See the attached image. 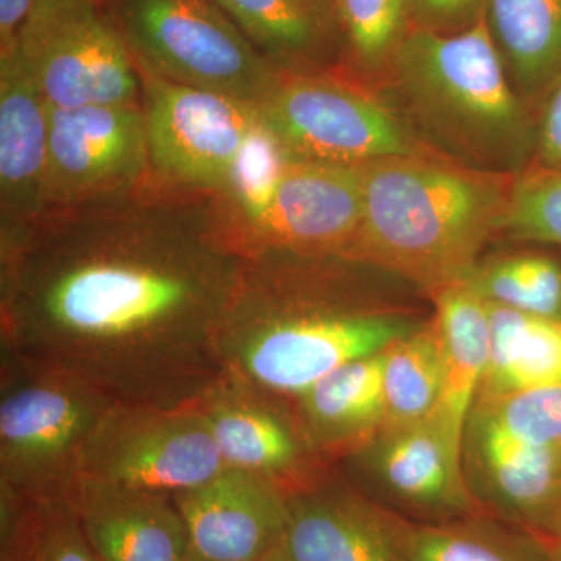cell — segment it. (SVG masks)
Here are the masks:
<instances>
[{
	"label": "cell",
	"instance_id": "cell-1",
	"mask_svg": "<svg viewBox=\"0 0 561 561\" xmlns=\"http://www.w3.org/2000/svg\"><path fill=\"white\" fill-rule=\"evenodd\" d=\"M239 268L224 247L160 236L41 245L14 265L3 353L116 404H192L227 373L219 334Z\"/></svg>",
	"mask_w": 561,
	"mask_h": 561
},
{
	"label": "cell",
	"instance_id": "cell-2",
	"mask_svg": "<svg viewBox=\"0 0 561 561\" xmlns=\"http://www.w3.org/2000/svg\"><path fill=\"white\" fill-rule=\"evenodd\" d=\"M362 221L345 260L368 262L437 294L474 272L500 230L513 180L434 153L364 162Z\"/></svg>",
	"mask_w": 561,
	"mask_h": 561
},
{
	"label": "cell",
	"instance_id": "cell-3",
	"mask_svg": "<svg viewBox=\"0 0 561 561\" xmlns=\"http://www.w3.org/2000/svg\"><path fill=\"white\" fill-rule=\"evenodd\" d=\"M419 327L341 302L291 298L256 265L242 262L219 345L231 375L267 393L300 397L342 365L379 353Z\"/></svg>",
	"mask_w": 561,
	"mask_h": 561
},
{
	"label": "cell",
	"instance_id": "cell-4",
	"mask_svg": "<svg viewBox=\"0 0 561 561\" xmlns=\"http://www.w3.org/2000/svg\"><path fill=\"white\" fill-rule=\"evenodd\" d=\"M391 61L421 119L457 149L507 160L534 146L529 113L508 83L485 13L460 31L415 25Z\"/></svg>",
	"mask_w": 561,
	"mask_h": 561
},
{
	"label": "cell",
	"instance_id": "cell-5",
	"mask_svg": "<svg viewBox=\"0 0 561 561\" xmlns=\"http://www.w3.org/2000/svg\"><path fill=\"white\" fill-rule=\"evenodd\" d=\"M0 491L14 501L69 497L84 453L116 402L69 373L5 360Z\"/></svg>",
	"mask_w": 561,
	"mask_h": 561
},
{
	"label": "cell",
	"instance_id": "cell-6",
	"mask_svg": "<svg viewBox=\"0 0 561 561\" xmlns=\"http://www.w3.org/2000/svg\"><path fill=\"white\" fill-rule=\"evenodd\" d=\"M133 60L164 79L260 106L279 76L216 0H106Z\"/></svg>",
	"mask_w": 561,
	"mask_h": 561
},
{
	"label": "cell",
	"instance_id": "cell-7",
	"mask_svg": "<svg viewBox=\"0 0 561 561\" xmlns=\"http://www.w3.org/2000/svg\"><path fill=\"white\" fill-rule=\"evenodd\" d=\"M14 50L50 108L138 95V68L102 0H35Z\"/></svg>",
	"mask_w": 561,
	"mask_h": 561
},
{
	"label": "cell",
	"instance_id": "cell-8",
	"mask_svg": "<svg viewBox=\"0 0 561 561\" xmlns=\"http://www.w3.org/2000/svg\"><path fill=\"white\" fill-rule=\"evenodd\" d=\"M225 468L201 400L175 408L116 404L88 445L79 482L173 497Z\"/></svg>",
	"mask_w": 561,
	"mask_h": 561
},
{
	"label": "cell",
	"instance_id": "cell-9",
	"mask_svg": "<svg viewBox=\"0 0 561 561\" xmlns=\"http://www.w3.org/2000/svg\"><path fill=\"white\" fill-rule=\"evenodd\" d=\"M260 113L291 160L364 164L432 153L379 99L334 80L279 76Z\"/></svg>",
	"mask_w": 561,
	"mask_h": 561
},
{
	"label": "cell",
	"instance_id": "cell-10",
	"mask_svg": "<svg viewBox=\"0 0 561 561\" xmlns=\"http://www.w3.org/2000/svg\"><path fill=\"white\" fill-rule=\"evenodd\" d=\"M136 68L146 87L154 168L180 183L227 190L247 140L261 124L260 106L184 87L139 62Z\"/></svg>",
	"mask_w": 561,
	"mask_h": 561
},
{
	"label": "cell",
	"instance_id": "cell-11",
	"mask_svg": "<svg viewBox=\"0 0 561 561\" xmlns=\"http://www.w3.org/2000/svg\"><path fill=\"white\" fill-rule=\"evenodd\" d=\"M146 113L135 103L50 108L44 203H72L128 186L149 160Z\"/></svg>",
	"mask_w": 561,
	"mask_h": 561
},
{
	"label": "cell",
	"instance_id": "cell-12",
	"mask_svg": "<svg viewBox=\"0 0 561 561\" xmlns=\"http://www.w3.org/2000/svg\"><path fill=\"white\" fill-rule=\"evenodd\" d=\"M360 221L359 164L291 160L249 224L273 249L345 257Z\"/></svg>",
	"mask_w": 561,
	"mask_h": 561
},
{
	"label": "cell",
	"instance_id": "cell-13",
	"mask_svg": "<svg viewBox=\"0 0 561 561\" xmlns=\"http://www.w3.org/2000/svg\"><path fill=\"white\" fill-rule=\"evenodd\" d=\"M289 497L280 483L232 468L175 494L186 529V561L264 559L283 542Z\"/></svg>",
	"mask_w": 561,
	"mask_h": 561
},
{
	"label": "cell",
	"instance_id": "cell-14",
	"mask_svg": "<svg viewBox=\"0 0 561 561\" xmlns=\"http://www.w3.org/2000/svg\"><path fill=\"white\" fill-rule=\"evenodd\" d=\"M415 524L346 491H295L284 551L291 561H413Z\"/></svg>",
	"mask_w": 561,
	"mask_h": 561
},
{
	"label": "cell",
	"instance_id": "cell-15",
	"mask_svg": "<svg viewBox=\"0 0 561 561\" xmlns=\"http://www.w3.org/2000/svg\"><path fill=\"white\" fill-rule=\"evenodd\" d=\"M479 478L476 504L490 516L548 535L561 504V448L531 446L470 421L465 446Z\"/></svg>",
	"mask_w": 561,
	"mask_h": 561
},
{
	"label": "cell",
	"instance_id": "cell-16",
	"mask_svg": "<svg viewBox=\"0 0 561 561\" xmlns=\"http://www.w3.org/2000/svg\"><path fill=\"white\" fill-rule=\"evenodd\" d=\"M68 500L99 560L186 561V529L173 497L79 482Z\"/></svg>",
	"mask_w": 561,
	"mask_h": 561
},
{
	"label": "cell",
	"instance_id": "cell-17",
	"mask_svg": "<svg viewBox=\"0 0 561 561\" xmlns=\"http://www.w3.org/2000/svg\"><path fill=\"white\" fill-rule=\"evenodd\" d=\"M432 298L437 305L434 321L442 339L443 378L430 421L442 435L457 474L467 481L461 461L468 421L489 364V311L468 278Z\"/></svg>",
	"mask_w": 561,
	"mask_h": 561
},
{
	"label": "cell",
	"instance_id": "cell-18",
	"mask_svg": "<svg viewBox=\"0 0 561 561\" xmlns=\"http://www.w3.org/2000/svg\"><path fill=\"white\" fill-rule=\"evenodd\" d=\"M210 434L225 467L253 472L294 493V476L301 461L300 438L256 387L225 373L201 400Z\"/></svg>",
	"mask_w": 561,
	"mask_h": 561
},
{
	"label": "cell",
	"instance_id": "cell-19",
	"mask_svg": "<svg viewBox=\"0 0 561 561\" xmlns=\"http://www.w3.org/2000/svg\"><path fill=\"white\" fill-rule=\"evenodd\" d=\"M50 105L16 50L0 55V191L3 209L44 205Z\"/></svg>",
	"mask_w": 561,
	"mask_h": 561
},
{
	"label": "cell",
	"instance_id": "cell-20",
	"mask_svg": "<svg viewBox=\"0 0 561 561\" xmlns=\"http://www.w3.org/2000/svg\"><path fill=\"white\" fill-rule=\"evenodd\" d=\"M375 440L376 470L402 501L437 516L438 523L481 513L430 420L376 435Z\"/></svg>",
	"mask_w": 561,
	"mask_h": 561
},
{
	"label": "cell",
	"instance_id": "cell-21",
	"mask_svg": "<svg viewBox=\"0 0 561 561\" xmlns=\"http://www.w3.org/2000/svg\"><path fill=\"white\" fill-rule=\"evenodd\" d=\"M383 350L348 362L300 394L309 438L328 449L368 443L383 420Z\"/></svg>",
	"mask_w": 561,
	"mask_h": 561
},
{
	"label": "cell",
	"instance_id": "cell-22",
	"mask_svg": "<svg viewBox=\"0 0 561 561\" xmlns=\"http://www.w3.org/2000/svg\"><path fill=\"white\" fill-rule=\"evenodd\" d=\"M489 364L478 397H500L561 381V317L486 301Z\"/></svg>",
	"mask_w": 561,
	"mask_h": 561
},
{
	"label": "cell",
	"instance_id": "cell-23",
	"mask_svg": "<svg viewBox=\"0 0 561 561\" xmlns=\"http://www.w3.org/2000/svg\"><path fill=\"white\" fill-rule=\"evenodd\" d=\"M485 16L516 88L541 99L561 77V0H486Z\"/></svg>",
	"mask_w": 561,
	"mask_h": 561
},
{
	"label": "cell",
	"instance_id": "cell-24",
	"mask_svg": "<svg viewBox=\"0 0 561 561\" xmlns=\"http://www.w3.org/2000/svg\"><path fill=\"white\" fill-rule=\"evenodd\" d=\"M413 561H552L548 535L494 516L415 524Z\"/></svg>",
	"mask_w": 561,
	"mask_h": 561
},
{
	"label": "cell",
	"instance_id": "cell-25",
	"mask_svg": "<svg viewBox=\"0 0 561 561\" xmlns=\"http://www.w3.org/2000/svg\"><path fill=\"white\" fill-rule=\"evenodd\" d=\"M383 356V420L379 434L430 420L443 378V346L435 321L420 324L390 343Z\"/></svg>",
	"mask_w": 561,
	"mask_h": 561
},
{
	"label": "cell",
	"instance_id": "cell-26",
	"mask_svg": "<svg viewBox=\"0 0 561 561\" xmlns=\"http://www.w3.org/2000/svg\"><path fill=\"white\" fill-rule=\"evenodd\" d=\"M0 561H101L68 497L14 501L2 497Z\"/></svg>",
	"mask_w": 561,
	"mask_h": 561
},
{
	"label": "cell",
	"instance_id": "cell-27",
	"mask_svg": "<svg viewBox=\"0 0 561 561\" xmlns=\"http://www.w3.org/2000/svg\"><path fill=\"white\" fill-rule=\"evenodd\" d=\"M470 421L526 445L561 448V381L500 397H478Z\"/></svg>",
	"mask_w": 561,
	"mask_h": 561
},
{
	"label": "cell",
	"instance_id": "cell-28",
	"mask_svg": "<svg viewBox=\"0 0 561 561\" xmlns=\"http://www.w3.org/2000/svg\"><path fill=\"white\" fill-rule=\"evenodd\" d=\"M260 51L294 57L316 43L319 20L294 0H216Z\"/></svg>",
	"mask_w": 561,
	"mask_h": 561
},
{
	"label": "cell",
	"instance_id": "cell-29",
	"mask_svg": "<svg viewBox=\"0 0 561 561\" xmlns=\"http://www.w3.org/2000/svg\"><path fill=\"white\" fill-rule=\"evenodd\" d=\"M332 11L354 57L367 68L391 61L412 28V0H334Z\"/></svg>",
	"mask_w": 561,
	"mask_h": 561
},
{
	"label": "cell",
	"instance_id": "cell-30",
	"mask_svg": "<svg viewBox=\"0 0 561 561\" xmlns=\"http://www.w3.org/2000/svg\"><path fill=\"white\" fill-rule=\"evenodd\" d=\"M501 228L518 239L561 245V172L535 165L516 176Z\"/></svg>",
	"mask_w": 561,
	"mask_h": 561
},
{
	"label": "cell",
	"instance_id": "cell-31",
	"mask_svg": "<svg viewBox=\"0 0 561 561\" xmlns=\"http://www.w3.org/2000/svg\"><path fill=\"white\" fill-rule=\"evenodd\" d=\"M534 150L537 153V168L561 172V77L541 98Z\"/></svg>",
	"mask_w": 561,
	"mask_h": 561
},
{
	"label": "cell",
	"instance_id": "cell-32",
	"mask_svg": "<svg viewBox=\"0 0 561 561\" xmlns=\"http://www.w3.org/2000/svg\"><path fill=\"white\" fill-rule=\"evenodd\" d=\"M416 27L454 32L485 13L486 0H412Z\"/></svg>",
	"mask_w": 561,
	"mask_h": 561
},
{
	"label": "cell",
	"instance_id": "cell-33",
	"mask_svg": "<svg viewBox=\"0 0 561 561\" xmlns=\"http://www.w3.org/2000/svg\"><path fill=\"white\" fill-rule=\"evenodd\" d=\"M33 5L35 0H0V55L14 50Z\"/></svg>",
	"mask_w": 561,
	"mask_h": 561
},
{
	"label": "cell",
	"instance_id": "cell-34",
	"mask_svg": "<svg viewBox=\"0 0 561 561\" xmlns=\"http://www.w3.org/2000/svg\"><path fill=\"white\" fill-rule=\"evenodd\" d=\"M294 2L309 11L319 21L324 14L330 13L332 7H334V0H294Z\"/></svg>",
	"mask_w": 561,
	"mask_h": 561
},
{
	"label": "cell",
	"instance_id": "cell-35",
	"mask_svg": "<svg viewBox=\"0 0 561 561\" xmlns=\"http://www.w3.org/2000/svg\"><path fill=\"white\" fill-rule=\"evenodd\" d=\"M548 535L549 537L556 538V540L561 541V504L560 507L557 508L556 515H553L551 527H549Z\"/></svg>",
	"mask_w": 561,
	"mask_h": 561
},
{
	"label": "cell",
	"instance_id": "cell-36",
	"mask_svg": "<svg viewBox=\"0 0 561 561\" xmlns=\"http://www.w3.org/2000/svg\"><path fill=\"white\" fill-rule=\"evenodd\" d=\"M260 561H291L290 557L287 556L286 551H284L283 546H278V548L273 549L272 552H268L264 559Z\"/></svg>",
	"mask_w": 561,
	"mask_h": 561
},
{
	"label": "cell",
	"instance_id": "cell-37",
	"mask_svg": "<svg viewBox=\"0 0 561 561\" xmlns=\"http://www.w3.org/2000/svg\"><path fill=\"white\" fill-rule=\"evenodd\" d=\"M549 546H551L552 561H561V541L549 537Z\"/></svg>",
	"mask_w": 561,
	"mask_h": 561
},
{
	"label": "cell",
	"instance_id": "cell-38",
	"mask_svg": "<svg viewBox=\"0 0 561 561\" xmlns=\"http://www.w3.org/2000/svg\"><path fill=\"white\" fill-rule=\"evenodd\" d=\"M102 2H106V0H102Z\"/></svg>",
	"mask_w": 561,
	"mask_h": 561
}]
</instances>
